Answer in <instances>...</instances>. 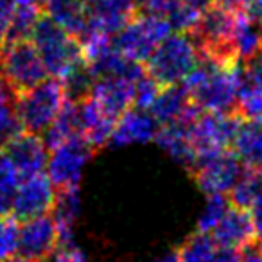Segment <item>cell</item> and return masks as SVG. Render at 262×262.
I'll return each mask as SVG.
<instances>
[{"mask_svg":"<svg viewBox=\"0 0 262 262\" xmlns=\"http://www.w3.org/2000/svg\"><path fill=\"white\" fill-rule=\"evenodd\" d=\"M244 83L246 69L241 59L210 56H201L198 65L182 81L198 110L212 113H235L237 97Z\"/></svg>","mask_w":262,"mask_h":262,"instance_id":"1","label":"cell"},{"mask_svg":"<svg viewBox=\"0 0 262 262\" xmlns=\"http://www.w3.org/2000/svg\"><path fill=\"white\" fill-rule=\"evenodd\" d=\"M31 41L36 47L47 74L59 81L70 70L84 63L81 41L45 15L34 26Z\"/></svg>","mask_w":262,"mask_h":262,"instance_id":"2","label":"cell"},{"mask_svg":"<svg viewBox=\"0 0 262 262\" xmlns=\"http://www.w3.org/2000/svg\"><path fill=\"white\" fill-rule=\"evenodd\" d=\"M201 59L196 40L189 33H171L146 59L147 74L160 86L180 84Z\"/></svg>","mask_w":262,"mask_h":262,"instance_id":"3","label":"cell"},{"mask_svg":"<svg viewBox=\"0 0 262 262\" xmlns=\"http://www.w3.org/2000/svg\"><path fill=\"white\" fill-rule=\"evenodd\" d=\"M65 101V88L56 77H47L41 83L20 92L16 95V112L22 129L34 135L43 133L58 117Z\"/></svg>","mask_w":262,"mask_h":262,"instance_id":"4","label":"cell"},{"mask_svg":"<svg viewBox=\"0 0 262 262\" xmlns=\"http://www.w3.org/2000/svg\"><path fill=\"white\" fill-rule=\"evenodd\" d=\"M2 47L4 49L0 52V74L16 94L47 79V69L33 41L27 38L6 41Z\"/></svg>","mask_w":262,"mask_h":262,"instance_id":"5","label":"cell"},{"mask_svg":"<svg viewBox=\"0 0 262 262\" xmlns=\"http://www.w3.org/2000/svg\"><path fill=\"white\" fill-rule=\"evenodd\" d=\"M92 155H94V147L83 135L74 137V139H69L51 147V153L47 155L45 171H47L52 185L58 190L79 187L84 171L90 164Z\"/></svg>","mask_w":262,"mask_h":262,"instance_id":"6","label":"cell"},{"mask_svg":"<svg viewBox=\"0 0 262 262\" xmlns=\"http://www.w3.org/2000/svg\"><path fill=\"white\" fill-rule=\"evenodd\" d=\"M174 31L165 20L149 15H135L115 34V47L129 61L144 63L158 43Z\"/></svg>","mask_w":262,"mask_h":262,"instance_id":"7","label":"cell"},{"mask_svg":"<svg viewBox=\"0 0 262 262\" xmlns=\"http://www.w3.org/2000/svg\"><path fill=\"white\" fill-rule=\"evenodd\" d=\"M239 124L235 113H198L189 122V137L196 151V160L228 149Z\"/></svg>","mask_w":262,"mask_h":262,"instance_id":"8","label":"cell"},{"mask_svg":"<svg viewBox=\"0 0 262 262\" xmlns=\"http://www.w3.org/2000/svg\"><path fill=\"white\" fill-rule=\"evenodd\" d=\"M192 171L198 187L207 196H212V194L226 196L244 169L239 158L232 151L225 149L198 158L196 164L192 165Z\"/></svg>","mask_w":262,"mask_h":262,"instance_id":"9","label":"cell"},{"mask_svg":"<svg viewBox=\"0 0 262 262\" xmlns=\"http://www.w3.org/2000/svg\"><path fill=\"white\" fill-rule=\"evenodd\" d=\"M59 246V232L51 214L26 219L18 226L16 255L31 262H45Z\"/></svg>","mask_w":262,"mask_h":262,"instance_id":"10","label":"cell"},{"mask_svg":"<svg viewBox=\"0 0 262 262\" xmlns=\"http://www.w3.org/2000/svg\"><path fill=\"white\" fill-rule=\"evenodd\" d=\"M56 194H58V189L52 185L47 174L38 172V174L27 176L20 182L16 189L11 214L15 215V219H22V221L51 214Z\"/></svg>","mask_w":262,"mask_h":262,"instance_id":"11","label":"cell"},{"mask_svg":"<svg viewBox=\"0 0 262 262\" xmlns=\"http://www.w3.org/2000/svg\"><path fill=\"white\" fill-rule=\"evenodd\" d=\"M0 149L4 151V155L9 158L22 180L45 171L49 149L43 144V139H40V135L22 131L16 137H13L9 142H6Z\"/></svg>","mask_w":262,"mask_h":262,"instance_id":"12","label":"cell"},{"mask_svg":"<svg viewBox=\"0 0 262 262\" xmlns=\"http://www.w3.org/2000/svg\"><path fill=\"white\" fill-rule=\"evenodd\" d=\"M86 11H88L86 33H99V34H106V36H115L135 16L137 0H88Z\"/></svg>","mask_w":262,"mask_h":262,"instance_id":"13","label":"cell"},{"mask_svg":"<svg viewBox=\"0 0 262 262\" xmlns=\"http://www.w3.org/2000/svg\"><path fill=\"white\" fill-rule=\"evenodd\" d=\"M160 124L153 119L147 110H126L120 113L115 120L112 137H110V146L113 147H126L135 146V144H147L153 142L158 133Z\"/></svg>","mask_w":262,"mask_h":262,"instance_id":"14","label":"cell"},{"mask_svg":"<svg viewBox=\"0 0 262 262\" xmlns=\"http://www.w3.org/2000/svg\"><path fill=\"white\" fill-rule=\"evenodd\" d=\"M142 76V74H140ZM139 76V77H140ZM139 77L129 76H108L94 79L90 88V97L97 101L108 113L119 119L120 113L133 106V84Z\"/></svg>","mask_w":262,"mask_h":262,"instance_id":"15","label":"cell"},{"mask_svg":"<svg viewBox=\"0 0 262 262\" xmlns=\"http://www.w3.org/2000/svg\"><path fill=\"white\" fill-rule=\"evenodd\" d=\"M200 112L201 110H198V106L190 101L189 92L183 88L182 83L162 86L149 108V113L160 126L189 120Z\"/></svg>","mask_w":262,"mask_h":262,"instance_id":"16","label":"cell"},{"mask_svg":"<svg viewBox=\"0 0 262 262\" xmlns=\"http://www.w3.org/2000/svg\"><path fill=\"white\" fill-rule=\"evenodd\" d=\"M77 115H79L81 135L90 142L94 147H102L110 142L113 126H115V117L108 113L97 101L86 95V97L77 101Z\"/></svg>","mask_w":262,"mask_h":262,"instance_id":"17","label":"cell"},{"mask_svg":"<svg viewBox=\"0 0 262 262\" xmlns=\"http://www.w3.org/2000/svg\"><path fill=\"white\" fill-rule=\"evenodd\" d=\"M208 235L221 246L233 248L239 251L250 248L255 239V232L248 212L239 207H233V205Z\"/></svg>","mask_w":262,"mask_h":262,"instance_id":"18","label":"cell"},{"mask_svg":"<svg viewBox=\"0 0 262 262\" xmlns=\"http://www.w3.org/2000/svg\"><path fill=\"white\" fill-rule=\"evenodd\" d=\"M230 47L241 61H250L262 52V27L248 9H235Z\"/></svg>","mask_w":262,"mask_h":262,"instance_id":"19","label":"cell"},{"mask_svg":"<svg viewBox=\"0 0 262 262\" xmlns=\"http://www.w3.org/2000/svg\"><path fill=\"white\" fill-rule=\"evenodd\" d=\"M241 253L217 244L207 233L196 232L176 251V262H241Z\"/></svg>","mask_w":262,"mask_h":262,"instance_id":"20","label":"cell"},{"mask_svg":"<svg viewBox=\"0 0 262 262\" xmlns=\"http://www.w3.org/2000/svg\"><path fill=\"white\" fill-rule=\"evenodd\" d=\"M192 119L165 124V126L158 127V133L155 137V140L162 147V151H165L174 162L190 169L196 164V151H194V146L189 137V122Z\"/></svg>","mask_w":262,"mask_h":262,"instance_id":"21","label":"cell"},{"mask_svg":"<svg viewBox=\"0 0 262 262\" xmlns=\"http://www.w3.org/2000/svg\"><path fill=\"white\" fill-rule=\"evenodd\" d=\"M52 219L59 232V243L74 241L76 225L81 215V194L79 187L72 189H59L56 194L54 207H52Z\"/></svg>","mask_w":262,"mask_h":262,"instance_id":"22","label":"cell"},{"mask_svg":"<svg viewBox=\"0 0 262 262\" xmlns=\"http://www.w3.org/2000/svg\"><path fill=\"white\" fill-rule=\"evenodd\" d=\"M230 146L243 165L262 169V122H241Z\"/></svg>","mask_w":262,"mask_h":262,"instance_id":"23","label":"cell"},{"mask_svg":"<svg viewBox=\"0 0 262 262\" xmlns=\"http://www.w3.org/2000/svg\"><path fill=\"white\" fill-rule=\"evenodd\" d=\"M43 11H47L49 18H52L59 27H63L77 40H81L86 33L88 11L81 0H49Z\"/></svg>","mask_w":262,"mask_h":262,"instance_id":"24","label":"cell"},{"mask_svg":"<svg viewBox=\"0 0 262 262\" xmlns=\"http://www.w3.org/2000/svg\"><path fill=\"white\" fill-rule=\"evenodd\" d=\"M79 135H81V126H79V115H77V101L67 99L63 108L59 110L58 117L43 131V144L47 146V149H51V147Z\"/></svg>","mask_w":262,"mask_h":262,"instance_id":"25","label":"cell"},{"mask_svg":"<svg viewBox=\"0 0 262 262\" xmlns=\"http://www.w3.org/2000/svg\"><path fill=\"white\" fill-rule=\"evenodd\" d=\"M16 92L0 77V147L22 133V124L16 112Z\"/></svg>","mask_w":262,"mask_h":262,"instance_id":"26","label":"cell"},{"mask_svg":"<svg viewBox=\"0 0 262 262\" xmlns=\"http://www.w3.org/2000/svg\"><path fill=\"white\" fill-rule=\"evenodd\" d=\"M262 189V169H248L241 172L239 180L230 190V203L246 210Z\"/></svg>","mask_w":262,"mask_h":262,"instance_id":"27","label":"cell"},{"mask_svg":"<svg viewBox=\"0 0 262 262\" xmlns=\"http://www.w3.org/2000/svg\"><path fill=\"white\" fill-rule=\"evenodd\" d=\"M20 182H22L20 174L4 155V151L0 149V215L11 214L13 201H15V194Z\"/></svg>","mask_w":262,"mask_h":262,"instance_id":"28","label":"cell"},{"mask_svg":"<svg viewBox=\"0 0 262 262\" xmlns=\"http://www.w3.org/2000/svg\"><path fill=\"white\" fill-rule=\"evenodd\" d=\"M235 115L250 122H262V88L246 79L237 97Z\"/></svg>","mask_w":262,"mask_h":262,"instance_id":"29","label":"cell"},{"mask_svg":"<svg viewBox=\"0 0 262 262\" xmlns=\"http://www.w3.org/2000/svg\"><path fill=\"white\" fill-rule=\"evenodd\" d=\"M230 207H232V203H230V200H226V196H223V194L207 196V201H205L203 208H201L200 215H198V221H196L198 232L207 233L208 235V233L215 228V225L223 219V215L228 212Z\"/></svg>","mask_w":262,"mask_h":262,"instance_id":"30","label":"cell"},{"mask_svg":"<svg viewBox=\"0 0 262 262\" xmlns=\"http://www.w3.org/2000/svg\"><path fill=\"white\" fill-rule=\"evenodd\" d=\"M18 248V223L15 217L0 215V262H8Z\"/></svg>","mask_w":262,"mask_h":262,"instance_id":"31","label":"cell"},{"mask_svg":"<svg viewBox=\"0 0 262 262\" xmlns=\"http://www.w3.org/2000/svg\"><path fill=\"white\" fill-rule=\"evenodd\" d=\"M160 88L162 86L149 76V74L142 72V76L133 84V106L139 110H149L153 101L157 99Z\"/></svg>","mask_w":262,"mask_h":262,"instance_id":"32","label":"cell"},{"mask_svg":"<svg viewBox=\"0 0 262 262\" xmlns=\"http://www.w3.org/2000/svg\"><path fill=\"white\" fill-rule=\"evenodd\" d=\"M45 262H90L83 250L74 241L59 243V246L52 251V255Z\"/></svg>","mask_w":262,"mask_h":262,"instance_id":"33","label":"cell"},{"mask_svg":"<svg viewBox=\"0 0 262 262\" xmlns=\"http://www.w3.org/2000/svg\"><path fill=\"white\" fill-rule=\"evenodd\" d=\"M13 6H15V0H0V47L8 40L9 26H11L13 16Z\"/></svg>","mask_w":262,"mask_h":262,"instance_id":"34","label":"cell"},{"mask_svg":"<svg viewBox=\"0 0 262 262\" xmlns=\"http://www.w3.org/2000/svg\"><path fill=\"white\" fill-rule=\"evenodd\" d=\"M246 212H248V215H250L255 237H260L262 239V189H260V192L255 196V200L250 203V207L246 208Z\"/></svg>","mask_w":262,"mask_h":262,"instance_id":"35","label":"cell"},{"mask_svg":"<svg viewBox=\"0 0 262 262\" xmlns=\"http://www.w3.org/2000/svg\"><path fill=\"white\" fill-rule=\"evenodd\" d=\"M246 79L250 81V83L257 84L258 88H262V52L258 56H255L253 59L248 61Z\"/></svg>","mask_w":262,"mask_h":262,"instance_id":"36","label":"cell"},{"mask_svg":"<svg viewBox=\"0 0 262 262\" xmlns=\"http://www.w3.org/2000/svg\"><path fill=\"white\" fill-rule=\"evenodd\" d=\"M214 2L230 9H248L255 0H214Z\"/></svg>","mask_w":262,"mask_h":262,"instance_id":"37","label":"cell"},{"mask_svg":"<svg viewBox=\"0 0 262 262\" xmlns=\"http://www.w3.org/2000/svg\"><path fill=\"white\" fill-rule=\"evenodd\" d=\"M241 262H262L260 251L246 248V250H243V253H241Z\"/></svg>","mask_w":262,"mask_h":262,"instance_id":"38","label":"cell"},{"mask_svg":"<svg viewBox=\"0 0 262 262\" xmlns=\"http://www.w3.org/2000/svg\"><path fill=\"white\" fill-rule=\"evenodd\" d=\"M248 11L251 13V16H253V18L258 22V26L262 27V0H255L253 4L248 8Z\"/></svg>","mask_w":262,"mask_h":262,"instance_id":"39","label":"cell"},{"mask_svg":"<svg viewBox=\"0 0 262 262\" xmlns=\"http://www.w3.org/2000/svg\"><path fill=\"white\" fill-rule=\"evenodd\" d=\"M149 262H176V251H172V253H164Z\"/></svg>","mask_w":262,"mask_h":262,"instance_id":"40","label":"cell"},{"mask_svg":"<svg viewBox=\"0 0 262 262\" xmlns=\"http://www.w3.org/2000/svg\"><path fill=\"white\" fill-rule=\"evenodd\" d=\"M258 251H260V255H262V246H260V250H258Z\"/></svg>","mask_w":262,"mask_h":262,"instance_id":"41","label":"cell"}]
</instances>
